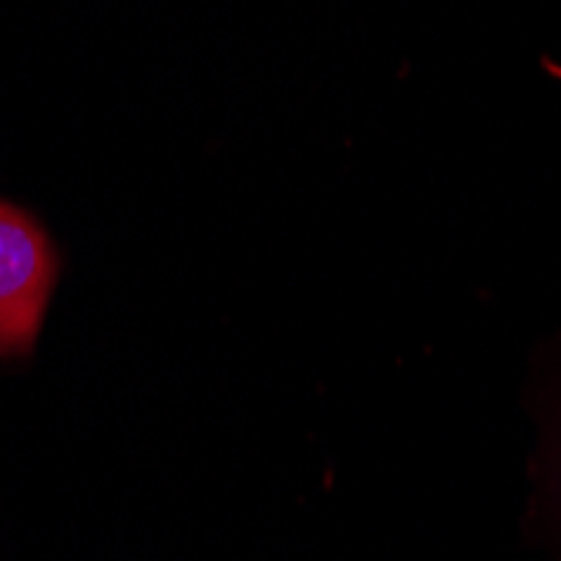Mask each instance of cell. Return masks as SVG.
Returning a JSON list of instances; mask_svg holds the SVG:
<instances>
[{"mask_svg": "<svg viewBox=\"0 0 561 561\" xmlns=\"http://www.w3.org/2000/svg\"><path fill=\"white\" fill-rule=\"evenodd\" d=\"M58 260L47 232L21 209L0 202V353H21L34 343Z\"/></svg>", "mask_w": 561, "mask_h": 561, "instance_id": "cell-1", "label": "cell"}]
</instances>
